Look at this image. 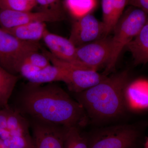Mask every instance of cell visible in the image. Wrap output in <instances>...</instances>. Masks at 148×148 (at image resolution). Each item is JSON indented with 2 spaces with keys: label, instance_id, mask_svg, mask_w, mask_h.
Returning a JSON list of instances; mask_svg holds the SVG:
<instances>
[{
  "label": "cell",
  "instance_id": "ffe728a7",
  "mask_svg": "<svg viewBox=\"0 0 148 148\" xmlns=\"http://www.w3.org/2000/svg\"><path fill=\"white\" fill-rule=\"evenodd\" d=\"M103 21L106 36H108L113 31L115 26L114 21L113 0H102Z\"/></svg>",
  "mask_w": 148,
  "mask_h": 148
},
{
  "label": "cell",
  "instance_id": "ac0fdd59",
  "mask_svg": "<svg viewBox=\"0 0 148 148\" xmlns=\"http://www.w3.org/2000/svg\"><path fill=\"white\" fill-rule=\"evenodd\" d=\"M96 4V0H65V1L66 8L77 19L90 14Z\"/></svg>",
  "mask_w": 148,
  "mask_h": 148
},
{
  "label": "cell",
  "instance_id": "e0dca14e",
  "mask_svg": "<svg viewBox=\"0 0 148 148\" xmlns=\"http://www.w3.org/2000/svg\"><path fill=\"white\" fill-rule=\"evenodd\" d=\"M18 79L17 75L10 73L0 65V107H8L9 100Z\"/></svg>",
  "mask_w": 148,
  "mask_h": 148
},
{
  "label": "cell",
  "instance_id": "7402d4cb",
  "mask_svg": "<svg viewBox=\"0 0 148 148\" xmlns=\"http://www.w3.org/2000/svg\"><path fill=\"white\" fill-rule=\"evenodd\" d=\"M50 61L46 56L38 51L30 53L23 63H26L38 68H43L50 65Z\"/></svg>",
  "mask_w": 148,
  "mask_h": 148
},
{
  "label": "cell",
  "instance_id": "8fae6325",
  "mask_svg": "<svg viewBox=\"0 0 148 148\" xmlns=\"http://www.w3.org/2000/svg\"><path fill=\"white\" fill-rule=\"evenodd\" d=\"M106 36L103 22L90 13L77 19L72 26L69 39L78 47Z\"/></svg>",
  "mask_w": 148,
  "mask_h": 148
},
{
  "label": "cell",
  "instance_id": "ba28073f",
  "mask_svg": "<svg viewBox=\"0 0 148 148\" xmlns=\"http://www.w3.org/2000/svg\"><path fill=\"white\" fill-rule=\"evenodd\" d=\"M111 39L108 36L77 47L78 60L85 67L95 71L106 67L110 58Z\"/></svg>",
  "mask_w": 148,
  "mask_h": 148
},
{
  "label": "cell",
  "instance_id": "5bb4252c",
  "mask_svg": "<svg viewBox=\"0 0 148 148\" xmlns=\"http://www.w3.org/2000/svg\"><path fill=\"white\" fill-rule=\"evenodd\" d=\"M126 107L134 110L148 109V83L137 81L128 83L124 90Z\"/></svg>",
  "mask_w": 148,
  "mask_h": 148
},
{
  "label": "cell",
  "instance_id": "d6986e66",
  "mask_svg": "<svg viewBox=\"0 0 148 148\" xmlns=\"http://www.w3.org/2000/svg\"><path fill=\"white\" fill-rule=\"evenodd\" d=\"M80 128L74 126L65 127L64 148H88V138Z\"/></svg>",
  "mask_w": 148,
  "mask_h": 148
},
{
  "label": "cell",
  "instance_id": "cb8c5ba5",
  "mask_svg": "<svg viewBox=\"0 0 148 148\" xmlns=\"http://www.w3.org/2000/svg\"><path fill=\"white\" fill-rule=\"evenodd\" d=\"M128 4L143 10L148 14V0H128Z\"/></svg>",
  "mask_w": 148,
  "mask_h": 148
},
{
  "label": "cell",
  "instance_id": "8992f818",
  "mask_svg": "<svg viewBox=\"0 0 148 148\" xmlns=\"http://www.w3.org/2000/svg\"><path fill=\"white\" fill-rule=\"evenodd\" d=\"M42 53L49 59L52 64L61 67L67 74L69 89L74 93L82 92L100 83L107 77L97 71L84 69L65 61H61L53 56L49 51L43 50Z\"/></svg>",
  "mask_w": 148,
  "mask_h": 148
},
{
  "label": "cell",
  "instance_id": "9a60e30c",
  "mask_svg": "<svg viewBox=\"0 0 148 148\" xmlns=\"http://www.w3.org/2000/svg\"><path fill=\"white\" fill-rule=\"evenodd\" d=\"M14 36L21 41L31 42H38L42 39L47 30L45 23L32 22L10 29H3Z\"/></svg>",
  "mask_w": 148,
  "mask_h": 148
},
{
  "label": "cell",
  "instance_id": "3957f363",
  "mask_svg": "<svg viewBox=\"0 0 148 148\" xmlns=\"http://www.w3.org/2000/svg\"><path fill=\"white\" fill-rule=\"evenodd\" d=\"M148 20L147 14L134 6L122 15L113 31L110 58L103 74L107 75L113 71L121 51L140 33Z\"/></svg>",
  "mask_w": 148,
  "mask_h": 148
},
{
  "label": "cell",
  "instance_id": "52a82bcc",
  "mask_svg": "<svg viewBox=\"0 0 148 148\" xmlns=\"http://www.w3.org/2000/svg\"><path fill=\"white\" fill-rule=\"evenodd\" d=\"M30 123L17 110L8 109L7 127L0 138L10 148H34Z\"/></svg>",
  "mask_w": 148,
  "mask_h": 148
},
{
  "label": "cell",
  "instance_id": "83f0119b",
  "mask_svg": "<svg viewBox=\"0 0 148 148\" xmlns=\"http://www.w3.org/2000/svg\"><path fill=\"white\" fill-rule=\"evenodd\" d=\"M1 107H0V110H1Z\"/></svg>",
  "mask_w": 148,
  "mask_h": 148
},
{
  "label": "cell",
  "instance_id": "7a4b0ae2",
  "mask_svg": "<svg viewBox=\"0 0 148 148\" xmlns=\"http://www.w3.org/2000/svg\"><path fill=\"white\" fill-rule=\"evenodd\" d=\"M129 73L123 71L112 75L87 90L75 93L76 101L82 106L88 117L100 122L118 118L126 108L124 90Z\"/></svg>",
  "mask_w": 148,
  "mask_h": 148
},
{
  "label": "cell",
  "instance_id": "4316f807",
  "mask_svg": "<svg viewBox=\"0 0 148 148\" xmlns=\"http://www.w3.org/2000/svg\"><path fill=\"white\" fill-rule=\"evenodd\" d=\"M145 148H148V138L146 140L145 144Z\"/></svg>",
  "mask_w": 148,
  "mask_h": 148
},
{
  "label": "cell",
  "instance_id": "2e32d148",
  "mask_svg": "<svg viewBox=\"0 0 148 148\" xmlns=\"http://www.w3.org/2000/svg\"><path fill=\"white\" fill-rule=\"evenodd\" d=\"M131 53L135 65L148 62V20L140 33L126 47Z\"/></svg>",
  "mask_w": 148,
  "mask_h": 148
},
{
  "label": "cell",
  "instance_id": "9c48e42d",
  "mask_svg": "<svg viewBox=\"0 0 148 148\" xmlns=\"http://www.w3.org/2000/svg\"><path fill=\"white\" fill-rule=\"evenodd\" d=\"M64 16L59 10H42L38 12L20 11L0 9V27L10 29L32 22H54L61 21Z\"/></svg>",
  "mask_w": 148,
  "mask_h": 148
},
{
  "label": "cell",
  "instance_id": "4fadbf2b",
  "mask_svg": "<svg viewBox=\"0 0 148 148\" xmlns=\"http://www.w3.org/2000/svg\"><path fill=\"white\" fill-rule=\"evenodd\" d=\"M21 75L29 82L36 84H42L61 81L68 85L69 83L67 74L64 69L53 64L26 72Z\"/></svg>",
  "mask_w": 148,
  "mask_h": 148
},
{
  "label": "cell",
  "instance_id": "484cf974",
  "mask_svg": "<svg viewBox=\"0 0 148 148\" xmlns=\"http://www.w3.org/2000/svg\"><path fill=\"white\" fill-rule=\"evenodd\" d=\"M0 148H10L5 144L3 141L0 138Z\"/></svg>",
  "mask_w": 148,
  "mask_h": 148
},
{
  "label": "cell",
  "instance_id": "30bf717a",
  "mask_svg": "<svg viewBox=\"0 0 148 148\" xmlns=\"http://www.w3.org/2000/svg\"><path fill=\"white\" fill-rule=\"evenodd\" d=\"M27 119L30 123L34 148H64L65 127Z\"/></svg>",
  "mask_w": 148,
  "mask_h": 148
},
{
  "label": "cell",
  "instance_id": "603a6c76",
  "mask_svg": "<svg viewBox=\"0 0 148 148\" xmlns=\"http://www.w3.org/2000/svg\"><path fill=\"white\" fill-rule=\"evenodd\" d=\"M128 3V0H113L114 21L115 25L122 15L125 6Z\"/></svg>",
  "mask_w": 148,
  "mask_h": 148
},
{
  "label": "cell",
  "instance_id": "6da1fadb",
  "mask_svg": "<svg viewBox=\"0 0 148 148\" xmlns=\"http://www.w3.org/2000/svg\"><path fill=\"white\" fill-rule=\"evenodd\" d=\"M29 83L18 92L14 109L25 117L64 127H83L88 117L82 106L58 85Z\"/></svg>",
  "mask_w": 148,
  "mask_h": 148
},
{
  "label": "cell",
  "instance_id": "5b68a950",
  "mask_svg": "<svg viewBox=\"0 0 148 148\" xmlns=\"http://www.w3.org/2000/svg\"><path fill=\"white\" fill-rule=\"evenodd\" d=\"M40 49L38 42L21 41L0 27V65L10 73L19 74L25 58Z\"/></svg>",
  "mask_w": 148,
  "mask_h": 148
},
{
  "label": "cell",
  "instance_id": "277c9868",
  "mask_svg": "<svg viewBox=\"0 0 148 148\" xmlns=\"http://www.w3.org/2000/svg\"><path fill=\"white\" fill-rule=\"evenodd\" d=\"M140 131L132 125L121 124L98 130L88 140V148H138Z\"/></svg>",
  "mask_w": 148,
  "mask_h": 148
},
{
  "label": "cell",
  "instance_id": "d4e9b609",
  "mask_svg": "<svg viewBox=\"0 0 148 148\" xmlns=\"http://www.w3.org/2000/svg\"><path fill=\"white\" fill-rule=\"evenodd\" d=\"M58 0H36L37 4H39L46 8L45 10H48L47 8L54 5Z\"/></svg>",
  "mask_w": 148,
  "mask_h": 148
},
{
  "label": "cell",
  "instance_id": "44dd1931",
  "mask_svg": "<svg viewBox=\"0 0 148 148\" xmlns=\"http://www.w3.org/2000/svg\"><path fill=\"white\" fill-rule=\"evenodd\" d=\"M36 0H0V9L31 11L37 5Z\"/></svg>",
  "mask_w": 148,
  "mask_h": 148
},
{
  "label": "cell",
  "instance_id": "7c38bea8",
  "mask_svg": "<svg viewBox=\"0 0 148 148\" xmlns=\"http://www.w3.org/2000/svg\"><path fill=\"white\" fill-rule=\"evenodd\" d=\"M42 40L49 52L56 58L84 69H88L78 60L77 47L69 39L51 33L47 30Z\"/></svg>",
  "mask_w": 148,
  "mask_h": 148
}]
</instances>
